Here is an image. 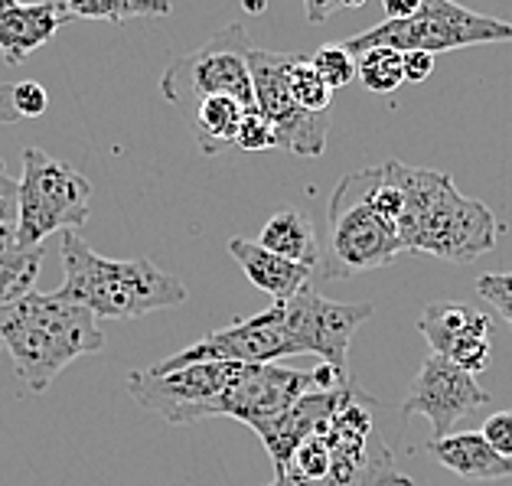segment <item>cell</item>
Wrapping results in <instances>:
<instances>
[{"label":"cell","instance_id":"obj_1","mask_svg":"<svg viewBox=\"0 0 512 486\" xmlns=\"http://www.w3.org/2000/svg\"><path fill=\"white\" fill-rule=\"evenodd\" d=\"M392 170L405 193V213L395 226L405 252H424L457 265L493 252L503 222L490 206L460 193L447 173L408 167L402 160H392Z\"/></svg>","mask_w":512,"mask_h":486},{"label":"cell","instance_id":"obj_2","mask_svg":"<svg viewBox=\"0 0 512 486\" xmlns=\"http://www.w3.org/2000/svg\"><path fill=\"white\" fill-rule=\"evenodd\" d=\"M0 346L14 359L23 389L43 395L79 356L102 353L105 333L92 310L59 291H30L0 307Z\"/></svg>","mask_w":512,"mask_h":486},{"label":"cell","instance_id":"obj_3","mask_svg":"<svg viewBox=\"0 0 512 486\" xmlns=\"http://www.w3.org/2000/svg\"><path fill=\"white\" fill-rule=\"evenodd\" d=\"M62 297L95 320H137L186 301V284L151 258H105L79 232H62Z\"/></svg>","mask_w":512,"mask_h":486},{"label":"cell","instance_id":"obj_4","mask_svg":"<svg viewBox=\"0 0 512 486\" xmlns=\"http://www.w3.org/2000/svg\"><path fill=\"white\" fill-rule=\"evenodd\" d=\"M392 222H385L369 203V167L346 173L330 196V248L314 278L333 281L349 274L379 271L402 255Z\"/></svg>","mask_w":512,"mask_h":486},{"label":"cell","instance_id":"obj_5","mask_svg":"<svg viewBox=\"0 0 512 486\" xmlns=\"http://www.w3.org/2000/svg\"><path fill=\"white\" fill-rule=\"evenodd\" d=\"M92 213V183L43 147L23 151L17 180V245H43L56 232H79Z\"/></svg>","mask_w":512,"mask_h":486},{"label":"cell","instance_id":"obj_6","mask_svg":"<svg viewBox=\"0 0 512 486\" xmlns=\"http://www.w3.org/2000/svg\"><path fill=\"white\" fill-rule=\"evenodd\" d=\"M483 43H512V23L499 17H486L454 0H424L421 10L408 20H385L359 36H349L343 46L349 53H362L369 46H392L398 53L405 49H424V53H451L464 46Z\"/></svg>","mask_w":512,"mask_h":486},{"label":"cell","instance_id":"obj_7","mask_svg":"<svg viewBox=\"0 0 512 486\" xmlns=\"http://www.w3.org/2000/svg\"><path fill=\"white\" fill-rule=\"evenodd\" d=\"M248 33L242 23H229L226 30L212 33L209 40L193 53L177 56L160 79L164 98L186 115L196 102L209 95H229L245 108L255 105L252 95V72H248Z\"/></svg>","mask_w":512,"mask_h":486},{"label":"cell","instance_id":"obj_8","mask_svg":"<svg viewBox=\"0 0 512 486\" xmlns=\"http://www.w3.org/2000/svg\"><path fill=\"white\" fill-rule=\"evenodd\" d=\"M297 53H278V49H252L248 53V72H252L255 111L274 128V147L297 157H320L330 134V111L314 115L304 111L291 95V66Z\"/></svg>","mask_w":512,"mask_h":486},{"label":"cell","instance_id":"obj_9","mask_svg":"<svg viewBox=\"0 0 512 486\" xmlns=\"http://www.w3.org/2000/svg\"><path fill=\"white\" fill-rule=\"evenodd\" d=\"M235 363H190L170 372L134 369L128 392L137 405L170 425H196L206 418H222L226 389Z\"/></svg>","mask_w":512,"mask_h":486},{"label":"cell","instance_id":"obj_10","mask_svg":"<svg viewBox=\"0 0 512 486\" xmlns=\"http://www.w3.org/2000/svg\"><path fill=\"white\" fill-rule=\"evenodd\" d=\"M281 307L297 356L310 353L323 359V366L349 376V343H353V333L372 317V304L330 301L317 294L314 284H307L291 301H281Z\"/></svg>","mask_w":512,"mask_h":486},{"label":"cell","instance_id":"obj_11","mask_svg":"<svg viewBox=\"0 0 512 486\" xmlns=\"http://www.w3.org/2000/svg\"><path fill=\"white\" fill-rule=\"evenodd\" d=\"M287 356H297V350L291 343V333H287L284 307L278 301L255 317L235 320L216 333H206L203 340L190 343L177 356L160 359L151 369L170 372L190 363H278Z\"/></svg>","mask_w":512,"mask_h":486},{"label":"cell","instance_id":"obj_12","mask_svg":"<svg viewBox=\"0 0 512 486\" xmlns=\"http://www.w3.org/2000/svg\"><path fill=\"white\" fill-rule=\"evenodd\" d=\"M310 389H317L314 372L287 369L278 363H235L222 418H235L255 431L284 415Z\"/></svg>","mask_w":512,"mask_h":486},{"label":"cell","instance_id":"obj_13","mask_svg":"<svg viewBox=\"0 0 512 486\" xmlns=\"http://www.w3.org/2000/svg\"><path fill=\"white\" fill-rule=\"evenodd\" d=\"M490 402V392H483L477 385V376L457 369L447 356L431 353L421 363L411 392L402 402V415H424L431 421L434 438L451 434L460 418H467L473 408Z\"/></svg>","mask_w":512,"mask_h":486},{"label":"cell","instance_id":"obj_14","mask_svg":"<svg viewBox=\"0 0 512 486\" xmlns=\"http://www.w3.org/2000/svg\"><path fill=\"white\" fill-rule=\"evenodd\" d=\"M418 330L428 340L431 353L447 356L457 369L470 372V376L490 369V317L483 310L460 301H434L424 307Z\"/></svg>","mask_w":512,"mask_h":486},{"label":"cell","instance_id":"obj_15","mask_svg":"<svg viewBox=\"0 0 512 486\" xmlns=\"http://www.w3.org/2000/svg\"><path fill=\"white\" fill-rule=\"evenodd\" d=\"M343 389L346 385H340V389H310L307 395L297 398L284 415L255 428V434L261 438V444H265V451L274 464V473L287 464V457L294 454L297 444H304L307 438H314V434L327 431L333 411L343 398Z\"/></svg>","mask_w":512,"mask_h":486},{"label":"cell","instance_id":"obj_16","mask_svg":"<svg viewBox=\"0 0 512 486\" xmlns=\"http://www.w3.org/2000/svg\"><path fill=\"white\" fill-rule=\"evenodd\" d=\"M66 23V10L56 0H40V4L0 0V56L7 66H20L36 49L53 40Z\"/></svg>","mask_w":512,"mask_h":486},{"label":"cell","instance_id":"obj_17","mask_svg":"<svg viewBox=\"0 0 512 486\" xmlns=\"http://www.w3.org/2000/svg\"><path fill=\"white\" fill-rule=\"evenodd\" d=\"M428 454L441 467L457 473L460 480L473 483H490V480H509L512 477V460L496 454L490 441L483 438V431H451L444 438L428 441Z\"/></svg>","mask_w":512,"mask_h":486},{"label":"cell","instance_id":"obj_18","mask_svg":"<svg viewBox=\"0 0 512 486\" xmlns=\"http://www.w3.org/2000/svg\"><path fill=\"white\" fill-rule=\"evenodd\" d=\"M229 255L235 258V265L242 268V274L255 284L261 294H268L274 304L291 301L297 291H304L307 284H314V271L304 265H294L281 255L268 252L252 239H232Z\"/></svg>","mask_w":512,"mask_h":486},{"label":"cell","instance_id":"obj_19","mask_svg":"<svg viewBox=\"0 0 512 486\" xmlns=\"http://www.w3.org/2000/svg\"><path fill=\"white\" fill-rule=\"evenodd\" d=\"M255 242L274 255L294 261V265L310 268L314 274L323 261V248L317 242L314 222H310V216L304 213V209H281V213H274L265 222V229H261V235Z\"/></svg>","mask_w":512,"mask_h":486},{"label":"cell","instance_id":"obj_20","mask_svg":"<svg viewBox=\"0 0 512 486\" xmlns=\"http://www.w3.org/2000/svg\"><path fill=\"white\" fill-rule=\"evenodd\" d=\"M245 105L235 102L229 95H209L203 102H196L183 115V121L190 124V134L203 157H216L222 147L235 144L245 118Z\"/></svg>","mask_w":512,"mask_h":486},{"label":"cell","instance_id":"obj_21","mask_svg":"<svg viewBox=\"0 0 512 486\" xmlns=\"http://www.w3.org/2000/svg\"><path fill=\"white\" fill-rule=\"evenodd\" d=\"M69 20H108L124 23L137 17H170V0H56Z\"/></svg>","mask_w":512,"mask_h":486},{"label":"cell","instance_id":"obj_22","mask_svg":"<svg viewBox=\"0 0 512 486\" xmlns=\"http://www.w3.org/2000/svg\"><path fill=\"white\" fill-rule=\"evenodd\" d=\"M43 255H46L43 245H30V248L17 245L14 252L0 255V307L14 304L23 294L36 291L33 284L40 278Z\"/></svg>","mask_w":512,"mask_h":486},{"label":"cell","instance_id":"obj_23","mask_svg":"<svg viewBox=\"0 0 512 486\" xmlns=\"http://www.w3.org/2000/svg\"><path fill=\"white\" fill-rule=\"evenodd\" d=\"M356 79L376 95H392L405 82L402 53L392 46H369L356 53Z\"/></svg>","mask_w":512,"mask_h":486},{"label":"cell","instance_id":"obj_24","mask_svg":"<svg viewBox=\"0 0 512 486\" xmlns=\"http://www.w3.org/2000/svg\"><path fill=\"white\" fill-rule=\"evenodd\" d=\"M49 108V95L40 82H10L0 85V124L40 118Z\"/></svg>","mask_w":512,"mask_h":486},{"label":"cell","instance_id":"obj_25","mask_svg":"<svg viewBox=\"0 0 512 486\" xmlns=\"http://www.w3.org/2000/svg\"><path fill=\"white\" fill-rule=\"evenodd\" d=\"M287 79H291L294 102L301 105L304 111H314V115H323V111H330V105H333V89L320 79V72L310 66V56L297 53L294 66H291V76H287Z\"/></svg>","mask_w":512,"mask_h":486},{"label":"cell","instance_id":"obj_26","mask_svg":"<svg viewBox=\"0 0 512 486\" xmlns=\"http://www.w3.org/2000/svg\"><path fill=\"white\" fill-rule=\"evenodd\" d=\"M310 66L320 72V79L330 85V89H346L349 82L356 79V56L349 53L343 43H323L314 56H310Z\"/></svg>","mask_w":512,"mask_h":486},{"label":"cell","instance_id":"obj_27","mask_svg":"<svg viewBox=\"0 0 512 486\" xmlns=\"http://www.w3.org/2000/svg\"><path fill=\"white\" fill-rule=\"evenodd\" d=\"M235 144L242 147L248 154H258V151H271L274 147V128L258 115L255 108L245 111L242 118V128H239V137H235Z\"/></svg>","mask_w":512,"mask_h":486},{"label":"cell","instance_id":"obj_28","mask_svg":"<svg viewBox=\"0 0 512 486\" xmlns=\"http://www.w3.org/2000/svg\"><path fill=\"white\" fill-rule=\"evenodd\" d=\"M483 438L490 441V447L496 454H503L506 460H512V408L509 411H496V415L486 418Z\"/></svg>","mask_w":512,"mask_h":486},{"label":"cell","instance_id":"obj_29","mask_svg":"<svg viewBox=\"0 0 512 486\" xmlns=\"http://www.w3.org/2000/svg\"><path fill=\"white\" fill-rule=\"evenodd\" d=\"M477 294L493 307L512 304V274H483L477 281Z\"/></svg>","mask_w":512,"mask_h":486},{"label":"cell","instance_id":"obj_30","mask_svg":"<svg viewBox=\"0 0 512 486\" xmlns=\"http://www.w3.org/2000/svg\"><path fill=\"white\" fill-rule=\"evenodd\" d=\"M402 69H405V82H424L434 72V56L424 53V49H405Z\"/></svg>","mask_w":512,"mask_h":486},{"label":"cell","instance_id":"obj_31","mask_svg":"<svg viewBox=\"0 0 512 486\" xmlns=\"http://www.w3.org/2000/svg\"><path fill=\"white\" fill-rule=\"evenodd\" d=\"M0 222H17V180L0 164Z\"/></svg>","mask_w":512,"mask_h":486},{"label":"cell","instance_id":"obj_32","mask_svg":"<svg viewBox=\"0 0 512 486\" xmlns=\"http://www.w3.org/2000/svg\"><path fill=\"white\" fill-rule=\"evenodd\" d=\"M336 0H304V14H307V23L310 27H320V23H327L333 14H336Z\"/></svg>","mask_w":512,"mask_h":486},{"label":"cell","instance_id":"obj_33","mask_svg":"<svg viewBox=\"0 0 512 486\" xmlns=\"http://www.w3.org/2000/svg\"><path fill=\"white\" fill-rule=\"evenodd\" d=\"M424 0H382L385 20H408L421 10Z\"/></svg>","mask_w":512,"mask_h":486},{"label":"cell","instance_id":"obj_34","mask_svg":"<svg viewBox=\"0 0 512 486\" xmlns=\"http://www.w3.org/2000/svg\"><path fill=\"white\" fill-rule=\"evenodd\" d=\"M17 248V222H0V255Z\"/></svg>","mask_w":512,"mask_h":486},{"label":"cell","instance_id":"obj_35","mask_svg":"<svg viewBox=\"0 0 512 486\" xmlns=\"http://www.w3.org/2000/svg\"><path fill=\"white\" fill-rule=\"evenodd\" d=\"M268 486H327V483H307V480H294V477H274Z\"/></svg>","mask_w":512,"mask_h":486},{"label":"cell","instance_id":"obj_36","mask_svg":"<svg viewBox=\"0 0 512 486\" xmlns=\"http://www.w3.org/2000/svg\"><path fill=\"white\" fill-rule=\"evenodd\" d=\"M369 0H336V7L340 10H356V7H366Z\"/></svg>","mask_w":512,"mask_h":486},{"label":"cell","instance_id":"obj_37","mask_svg":"<svg viewBox=\"0 0 512 486\" xmlns=\"http://www.w3.org/2000/svg\"><path fill=\"white\" fill-rule=\"evenodd\" d=\"M496 310H499V314H503V320L512 327V304H503V307H496Z\"/></svg>","mask_w":512,"mask_h":486},{"label":"cell","instance_id":"obj_38","mask_svg":"<svg viewBox=\"0 0 512 486\" xmlns=\"http://www.w3.org/2000/svg\"><path fill=\"white\" fill-rule=\"evenodd\" d=\"M252 7V10H265V0H245V10Z\"/></svg>","mask_w":512,"mask_h":486},{"label":"cell","instance_id":"obj_39","mask_svg":"<svg viewBox=\"0 0 512 486\" xmlns=\"http://www.w3.org/2000/svg\"><path fill=\"white\" fill-rule=\"evenodd\" d=\"M0 350H4V346H0Z\"/></svg>","mask_w":512,"mask_h":486}]
</instances>
